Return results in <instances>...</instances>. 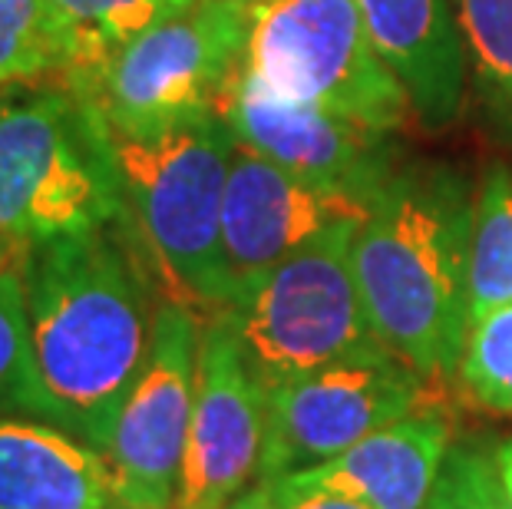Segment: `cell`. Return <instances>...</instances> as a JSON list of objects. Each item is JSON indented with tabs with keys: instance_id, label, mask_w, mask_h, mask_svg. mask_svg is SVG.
<instances>
[{
	"instance_id": "8",
	"label": "cell",
	"mask_w": 512,
	"mask_h": 509,
	"mask_svg": "<svg viewBox=\"0 0 512 509\" xmlns=\"http://www.w3.org/2000/svg\"><path fill=\"white\" fill-rule=\"evenodd\" d=\"M427 377L374 344L265 387V440L258 480L328 463L374 430L427 404Z\"/></svg>"
},
{
	"instance_id": "25",
	"label": "cell",
	"mask_w": 512,
	"mask_h": 509,
	"mask_svg": "<svg viewBox=\"0 0 512 509\" xmlns=\"http://www.w3.org/2000/svg\"><path fill=\"white\" fill-rule=\"evenodd\" d=\"M496 467H499V480H503V490H506V500L512 509V437L496 443Z\"/></svg>"
},
{
	"instance_id": "21",
	"label": "cell",
	"mask_w": 512,
	"mask_h": 509,
	"mask_svg": "<svg viewBox=\"0 0 512 509\" xmlns=\"http://www.w3.org/2000/svg\"><path fill=\"white\" fill-rule=\"evenodd\" d=\"M0 417H37L24 262L0 275Z\"/></svg>"
},
{
	"instance_id": "1",
	"label": "cell",
	"mask_w": 512,
	"mask_h": 509,
	"mask_svg": "<svg viewBox=\"0 0 512 509\" xmlns=\"http://www.w3.org/2000/svg\"><path fill=\"white\" fill-rule=\"evenodd\" d=\"M149 272L126 222L24 255L37 414L100 453L149 354L159 305Z\"/></svg>"
},
{
	"instance_id": "5",
	"label": "cell",
	"mask_w": 512,
	"mask_h": 509,
	"mask_svg": "<svg viewBox=\"0 0 512 509\" xmlns=\"http://www.w3.org/2000/svg\"><path fill=\"white\" fill-rule=\"evenodd\" d=\"M245 50L242 0H199L146 27L103 57L73 67L70 83L106 129L146 136L219 113Z\"/></svg>"
},
{
	"instance_id": "22",
	"label": "cell",
	"mask_w": 512,
	"mask_h": 509,
	"mask_svg": "<svg viewBox=\"0 0 512 509\" xmlns=\"http://www.w3.org/2000/svg\"><path fill=\"white\" fill-rule=\"evenodd\" d=\"M427 509H509L496 467V443L460 440L446 453Z\"/></svg>"
},
{
	"instance_id": "6",
	"label": "cell",
	"mask_w": 512,
	"mask_h": 509,
	"mask_svg": "<svg viewBox=\"0 0 512 509\" xmlns=\"http://www.w3.org/2000/svg\"><path fill=\"white\" fill-rule=\"evenodd\" d=\"M242 70L271 96L354 123L397 129L413 113L354 0H242Z\"/></svg>"
},
{
	"instance_id": "15",
	"label": "cell",
	"mask_w": 512,
	"mask_h": 509,
	"mask_svg": "<svg viewBox=\"0 0 512 509\" xmlns=\"http://www.w3.org/2000/svg\"><path fill=\"white\" fill-rule=\"evenodd\" d=\"M0 509H116L106 457L37 417H0Z\"/></svg>"
},
{
	"instance_id": "3",
	"label": "cell",
	"mask_w": 512,
	"mask_h": 509,
	"mask_svg": "<svg viewBox=\"0 0 512 509\" xmlns=\"http://www.w3.org/2000/svg\"><path fill=\"white\" fill-rule=\"evenodd\" d=\"M106 126V123H103ZM110 133L123 222L169 295L195 311L232 301L222 262V202L238 139L222 113L146 136Z\"/></svg>"
},
{
	"instance_id": "20",
	"label": "cell",
	"mask_w": 512,
	"mask_h": 509,
	"mask_svg": "<svg viewBox=\"0 0 512 509\" xmlns=\"http://www.w3.org/2000/svg\"><path fill=\"white\" fill-rule=\"evenodd\" d=\"M460 381L489 414H512V301L470 321Z\"/></svg>"
},
{
	"instance_id": "24",
	"label": "cell",
	"mask_w": 512,
	"mask_h": 509,
	"mask_svg": "<svg viewBox=\"0 0 512 509\" xmlns=\"http://www.w3.org/2000/svg\"><path fill=\"white\" fill-rule=\"evenodd\" d=\"M228 509H281V506L275 500V493H271V486L258 480L252 490H245Z\"/></svg>"
},
{
	"instance_id": "19",
	"label": "cell",
	"mask_w": 512,
	"mask_h": 509,
	"mask_svg": "<svg viewBox=\"0 0 512 509\" xmlns=\"http://www.w3.org/2000/svg\"><path fill=\"white\" fill-rule=\"evenodd\" d=\"M50 4L80 43V63H90L159 20L195 7L199 0H50Z\"/></svg>"
},
{
	"instance_id": "18",
	"label": "cell",
	"mask_w": 512,
	"mask_h": 509,
	"mask_svg": "<svg viewBox=\"0 0 512 509\" xmlns=\"http://www.w3.org/2000/svg\"><path fill=\"white\" fill-rule=\"evenodd\" d=\"M512 301V169L496 166L473 202L470 321Z\"/></svg>"
},
{
	"instance_id": "12",
	"label": "cell",
	"mask_w": 512,
	"mask_h": 509,
	"mask_svg": "<svg viewBox=\"0 0 512 509\" xmlns=\"http://www.w3.org/2000/svg\"><path fill=\"white\" fill-rule=\"evenodd\" d=\"M219 113L238 143L304 179L377 196L397 172V146L387 129L278 100L242 63Z\"/></svg>"
},
{
	"instance_id": "14",
	"label": "cell",
	"mask_w": 512,
	"mask_h": 509,
	"mask_svg": "<svg viewBox=\"0 0 512 509\" xmlns=\"http://www.w3.org/2000/svg\"><path fill=\"white\" fill-rule=\"evenodd\" d=\"M450 447L453 420L443 407L427 400L354 443L341 457L294 473L357 496L370 509H427Z\"/></svg>"
},
{
	"instance_id": "17",
	"label": "cell",
	"mask_w": 512,
	"mask_h": 509,
	"mask_svg": "<svg viewBox=\"0 0 512 509\" xmlns=\"http://www.w3.org/2000/svg\"><path fill=\"white\" fill-rule=\"evenodd\" d=\"M486 116L512 139V0H450Z\"/></svg>"
},
{
	"instance_id": "4",
	"label": "cell",
	"mask_w": 512,
	"mask_h": 509,
	"mask_svg": "<svg viewBox=\"0 0 512 509\" xmlns=\"http://www.w3.org/2000/svg\"><path fill=\"white\" fill-rule=\"evenodd\" d=\"M123 222L110 133L63 80L0 86V238L30 252Z\"/></svg>"
},
{
	"instance_id": "11",
	"label": "cell",
	"mask_w": 512,
	"mask_h": 509,
	"mask_svg": "<svg viewBox=\"0 0 512 509\" xmlns=\"http://www.w3.org/2000/svg\"><path fill=\"white\" fill-rule=\"evenodd\" d=\"M265 391L248 367L225 314L202 328L199 387L172 509H228L261 467Z\"/></svg>"
},
{
	"instance_id": "10",
	"label": "cell",
	"mask_w": 512,
	"mask_h": 509,
	"mask_svg": "<svg viewBox=\"0 0 512 509\" xmlns=\"http://www.w3.org/2000/svg\"><path fill=\"white\" fill-rule=\"evenodd\" d=\"M374 199L304 179L238 143L222 202V262L232 298L334 225L364 222Z\"/></svg>"
},
{
	"instance_id": "16",
	"label": "cell",
	"mask_w": 512,
	"mask_h": 509,
	"mask_svg": "<svg viewBox=\"0 0 512 509\" xmlns=\"http://www.w3.org/2000/svg\"><path fill=\"white\" fill-rule=\"evenodd\" d=\"M80 43L50 0H0V86L63 80Z\"/></svg>"
},
{
	"instance_id": "13",
	"label": "cell",
	"mask_w": 512,
	"mask_h": 509,
	"mask_svg": "<svg viewBox=\"0 0 512 509\" xmlns=\"http://www.w3.org/2000/svg\"><path fill=\"white\" fill-rule=\"evenodd\" d=\"M380 57L427 129L450 126L466 100V53L450 0H354Z\"/></svg>"
},
{
	"instance_id": "9",
	"label": "cell",
	"mask_w": 512,
	"mask_h": 509,
	"mask_svg": "<svg viewBox=\"0 0 512 509\" xmlns=\"http://www.w3.org/2000/svg\"><path fill=\"white\" fill-rule=\"evenodd\" d=\"M199 311L162 298L146 364L116 417L106 467L119 509H172L195 410L202 351Z\"/></svg>"
},
{
	"instance_id": "7",
	"label": "cell",
	"mask_w": 512,
	"mask_h": 509,
	"mask_svg": "<svg viewBox=\"0 0 512 509\" xmlns=\"http://www.w3.org/2000/svg\"><path fill=\"white\" fill-rule=\"evenodd\" d=\"M357 225H334L248 281L219 311L261 391L380 344L354 278Z\"/></svg>"
},
{
	"instance_id": "2",
	"label": "cell",
	"mask_w": 512,
	"mask_h": 509,
	"mask_svg": "<svg viewBox=\"0 0 512 509\" xmlns=\"http://www.w3.org/2000/svg\"><path fill=\"white\" fill-rule=\"evenodd\" d=\"M470 182L450 166H403L354 235L370 331L427 381L460 377L470 334Z\"/></svg>"
},
{
	"instance_id": "27",
	"label": "cell",
	"mask_w": 512,
	"mask_h": 509,
	"mask_svg": "<svg viewBox=\"0 0 512 509\" xmlns=\"http://www.w3.org/2000/svg\"><path fill=\"white\" fill-rule=\"evenodd\" d=\"M116 509H119V506H116Z\"/></svg>"
},
{
	"instance_id": "23",
	"label": "cell",
	"mask_w": 512,
	"mask_h": 509,
	"mask_svg": "<svg viewBox=\"0 0 512 509\" xmlns=\"http://www.w3.org/2000/svg\"><path fill=\"white\" fill-rule=\"evenodd\" d=\"M261 483L271 486V493H275L281 509H370L367 503L357 500V496L331 490V486H318L298 473H285V476L261 480Z\"/></svg>"
},
{
	"instance_id": "26",
	"label": "cell",
	"mask_w": 512,
	"mask_h": 509,
	"mask_svg": "<svg viewBox=\"0 0 512 509\" xmlns=\"http://www.w3.org/2000/svg\"><path fill=\"white\" fill-rule=\"evenodd\" d=\"M20 262H24V252H17V248L10 245L7 238H0V275L10 272V268L20 265Z\"/></svg>"
}]
</instances>
